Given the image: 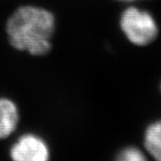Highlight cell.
Wrapping results in <instances>:
<instances>
[{
    "mask_svg": "<svg viewBox=\"0 0 161 161\" xmlns=\"http://www.w3.org/2000/svg\"><path fill=\"white\" fill-rule=\"evenodd\" d=\"M120 26L129 41L137 46H146L155 40L158 27L149 12L128 7L121 14Z\"/></svg>",
    "mask_w": 161,
    "mask_h": 161,
    "instance_id": "2",
    "label": "cell"
},
{
    "mask_svg": "<svg viewBox=\"0 0 161 161\" xmlns=\"http://www.w3.org/2000/svg\"><path fill=\"white\" fill-rule=\"evenodd\" d=\"M144 146L155 161H161V120L147 127L144 132Z\"/></svg>",
    "mask_w": 161,
    "mask_h": 161,
    "instance_id": "5",
    "label": "cell"
},
{
    "mask_svg": "<svg viewBox=\"0 0 161 161\" xmlns=\"http://www.w3.org/2000/svg\"><path fill=\"white\" fill-rule=\"evenodd\" d=\"M19 123V112L12 100L0 98V140L9 137Z\"/></svg>",
    "mask_w": 161,
    "mask_h": 161,
    "instance_id": "4",
    "label": "cell"
},
{
    "mask_svg": "<svg viewBox=\"0 0 161 161\" xmlns=\"http://www.w3.org/2000/svg\"><path fill=\"white\" fill-rule=\"evenodd\" d=\"M56 21L51 12L42 7L21 6L9 17L6 32L12 46L32 56H44L51 49Z\"/></svg>",
    "mask_w": 161,
    "mask_h": 161,
    "instance_id": "1",
    "label": "cell"
},
{
    "mask_svg": "<svg viewBox=\"0 0 161 161\" xmlns=\"http://www.w3.org/2000/svg\"><path fill=\"white\" fill-rule=\"evenodd\" d=\"M118 1H125V2H129V1H133V0H118Z\"/></svg>",
    "mask_w": 161,
    "mask_h": 161,
    "instance_id": "7",
    "label": "cell"
},
{
    "mask_svg": "<svg viewBox=\"0 0 161 161\" xmlns=\"http://www.w3.org/2000/svg\"><path fill=\"white\" fill-rule=\"evenodd\" d=\"M115 161H148V158L138 148L127 147L118 153Z\"/></svg>",
    "mask_w": 161,
    "mask_h": 161,
    "instance_id": "6",
    "label": "cell"
},
{
    "mask_svg": "<svg viewBox=\"0 0 161 161\" xmlns=\"http://www.w3.org/2000/svg\"><path fill=\"white\" fill-rule=\"evenodd\" d=\"M9 155L12 161H49L50 150L45 140L33 133L20 136L12 145Z\"/></svg>",
    "mask_w": 161,
    "mask_h": 161,
    "instance_id": "3",
    "label": "cell"
}]
</instances>
